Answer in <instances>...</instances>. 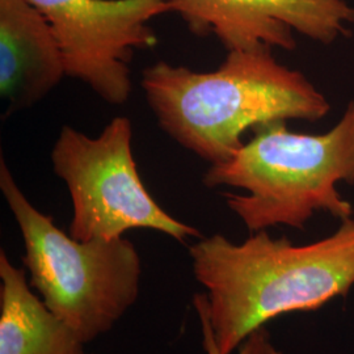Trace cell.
I'll return each instance as SVG.
<instances>
[{
	"instance_id": "3",
	"label": "cell",
	"mask_w": 354,
	"mask_h": 354,
	"mask_svg": "<svg viewBox=\"0 0 354 354\" xmlns=\"http://www.w3.org/2000/svg\"><path fill=\"white\" fill-rule=\"evenodd\" d=\"M254 137L227 162L203 175L207 188L234 187L245 194L226 193L227 206L251 232L274 226L304 230L317 212L348 219L352 203L337 184H354V100L326 134L288 130L285 121L253 129Z\"/></svg>"
},
{
	"instance_id": "1",
	"label": "cell",
	"mask_w": 354,
	"mask_h": 354,
	"mask_svg": "<svg viewBox=\"0 0 354 354\" xmlns=\"http://www.w3.org/2000/svg\"><path fill=\"white\" fill-rule=\"evenodd\" d=\"M193 274L207 298L219 354H232L274 317L315 311L354 285V219L322 241L295 245L266 230L234 244L223 235L189 248Z\"/></svg>"
},
{
	"instance_id": "2",
	"label": "cell",
	"mask_w": 354,
	"mask_h": 354,
	"mask_svg": "<svg viewBox=\"0 0 354 354\" xmlns=\"http://www.w3.org/2000/svg\"><path fill=\"white\" fill-rule=\"evenodd\" d=\"M140 84L165 133L212 165L231 159L251 127L317 122L329 112L324 95L302 73L279 64L270 49L228 51L213 73L160 61L143 71Z\"/></svg>"
},
{
	"instance_id": "7",
	"label": "cell",
	"mask_w": 354,
	"mask_h": 354,
	"mask_svg": "<svg viewBox=\"0 0 354 354\" xmlns=\"http://www.w3.org/2000/svg\"><path fill=\"white\" fill-rule=\"evenodd\" d=\"M198 37L215 35L227 51L294 50V32L322 44L349 36L346 0H169Z\"/></svg>"
},
{
	"instance_id": "5",
	"label": "cell",
	"mask_w": 354,
	"mask_h": 354,
	"mask_svg": "<svg viewBox=\"0 0 354 354\" xmlns=\"http://www.w3.org/2000/svg\"><path fill=\"white\" fill-rule=\"evenodd\" d=\"M133 127L115 117L96 138L64 127L54 145V172L70 192L76 241H111L129 230L147 228L185 241L200 231L165 212L140 178L131 149Z\"/></svg>"
},
{
	"instance_id": "10",
	"label": "cell",
	"mask_w": 354,
	"mask_h": 354,
	"mask_svg": "<svg viewBox=\"0 0 354 354\" xmlns=\"http://www.w3.org/2000/svg\"><path fill=\"white\" fill-rule=\"evenodd\" d=\"M194 308L198 313L203 328V349L207 354H219L215 345L214 336L212 326L207 315V298L206 294H196L194 295ZM236 354H281L279 349L272 342L270 335L266 327L257 329L252 335L241 344Z\"/></svg>"
},
{
	"instance_id": "9",
	"label": "cell",
	"mask_w": 354,
	"mask_h": 354,
	"mask_svg": "<svg viewBox=\"0 0 354 354\" xmlns=\"http://www.w3.org/2000/svg\"><path fill=\"white\" fill-rule=\"evenodd\" d=\"M0 354H86L84 344L64 320L37 298L0 251Z\"/></svg>"
},
{
	"instance_id": "6",
	"label": "cell",
	"mask_w": 354,
	"mask_h": 354,
	"mask_svg": "<svg viewBox=\"0 0 354 354\" xmlns=\"http://www.w3.org/2000/svg\"><path fill=\"white\" fill-rule=\"evenodd\" d=\"M49 21L64 55L66 75L84 82L102 100L129 99V61L152 49L158 37L149 21L174 12L169 0H28Z\"/></svg>"
},
{
	"instance_id": "4",
	"label": "cell",
	"mask_w": 354,
	"mask_h": 354,
	"mask_svg": "<svg viewBox=\"0 0 354 354\" xmlns=\"http://www.w3.org/2000/svg\"><path fill=\"white\" fill-rule=\"evenodd\" d=\"M0 189L19 225L30 286L86 345L113 328L140 295L142 261L131 241H76L37 210L1 158Z\"/></svg>"
},
{
	"instance_id": "8",
	"label": "cell",
	"mask_w": 354,
	"mask_h": 354,
	"mask_svg": "<svg viewBox=\"0 0 354 354\" xmlns=\"http://www.w3.org/2000/svg\"><path fill=\"white\" fill-rule=\"evenodd\" d=\"M66 75L49 21L28 0H0V93L8 112L41 102Z\"/></svg>"
}]
</instances>
